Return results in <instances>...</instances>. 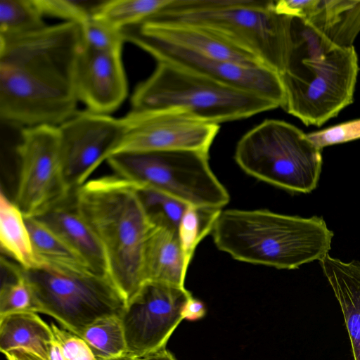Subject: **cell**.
Here are the masks:
<instances>
[{
  "label": "cell",
  "mask_w": 360,
  "mask_h": 360,
  "mask_svg": "<svg viewBox=\"0 0 360 360\" xmlns=\"http://www.w3.org/2000/svg\"><path fill=\"white\" fill-rule=\"evenodd\" d=\"M191 297L185 288L146 282L120 315L127 354L141 358L165 349Z\"/></svg>",
  "instance_id": "11"
},
{
  "label": "cell",
  "mask_w": 360,
  "mask_h": 360,
  "mask_svg": "<svg viewBox=\"0 0 360 360\" xmlns=\"http://www.w3.org/2000/svg\"><path fill=\"white\" fill-rule=\"evenodd\" d=\"M210 234L217 248L235 259L283 269L321 259L334 235L321 217L267 210H221Z\"/></svg>",
  "instance_id": "4"
},
{
  "label": "cell",
  "mask_w": 360,
  "mask_h": 360,
  "mask_svg": "<svg viewBox=\"0 0 360 360\" xmlns=\"http://www.w3.org/2000/svg\"><path fill=\"white\" fill-rule=\"evenodd\" d=\"M301 129L265 120L244 134L234 158L247 174L292 193H308L319 183L322 155Z\"/></svg>",
  "instance_id": "7"
},
{
  "label": "cell",
  "mask_w": 360,
  "mask_h": 360,
  "mask_svg": "<svg viewBox=\"0 0 360 360\" xmlns=\"http://www.w3.org/2000/svg\"><path fill=\"white\" fill-rule=\"evenodd\" d=\"M318 148L345 143L360 139V119L340 123L326 129L307 134Z\"/></svg>",
  "instance_id": "32"
},
{
  "label": "cell",
  "mask_w": 360,
  "mask_h": 360,
  "mask_svg": "<svg viewBox=\"0 0 360 360\" xmlns=\"http://www.w3.org/2000/svg\"><path fill=\"white\" fill-rule=\"evenodd\" d=\"M292 48L280 74L285 110L305 125L321 127L353 102L359 70L354 46L340 47L292 17Z\"/></svg>",
  "instance_id": "3"
},
{
  "label": "cell",
  "mask_w": 360,
  "mask_h": 360,
  "mask_svg": "<svg viewBox=\"0 0 360 360\" xmlns=\"http://www.w3.org/2000/svg\"><path fill=\"white\" fill-rule=\"evenodd\" d=\"M16 153L19 167L13 202L25 218L38 217L75 193L64 180L58 126L25 127Z\"/></svg>",
  "instance_id": "10"
},
{
  "label": "cell",
  "mask_w": 360,
  "mask_h": 360,
  "mask_svg": "<svg viewBox=\"0 0 360 360\" xmlns=\"http://www.w3.org/2000/svg\"><path fill=\"white\" fill-rule=\"evenodd\" d=\"M84 49L81 24L64 22L0 36V117L32 127L60 125L76 112L75 77Z\"/></svg>",
  "instance_id": "1"
},
{
  "label": "cell",
  "mask_w": 360,
  "mask_h": 360,
  "mask_svg": "<svg viewBox=\"0 0 360 360\" xmlns=\"http://www.w3.org/2000/svg\"><path fill=\"white\" fill-rule=\"evenodd\" d=\"M34 218L66 241L84 259L92 271L108 276L103 249L93 230L79 214L75 193Z\"/></svg>",
  "instance_id": "18"
},
{
  "label": "cell",
  "mask_w": 360,
  "mask_h": 360,
  "mask_svg": "<svg viewBox=\"0 0 360 360\" xmlns=\"http://www.w3.org/2000/svg\"><path fill=\"white\" fill-rule=\"evenodd\" d=\"M120 32L124 39L128 36L143 37L221 60L249 67H266L252 53L207 30L196 26L146 20L139 24L124 27L120 30Z\"/></svg>",
  "instance_id": "16"
},
{
  "label": "cell",
  "mask_w": 360,
  "mask_h": 360,
  "mask_svg": "<svg viewBox=\"0 0 360 360\" xmlns=\"http://www.w3.org/2000/svg\"><path fill=\"white\" fill-rule=\"evenodd\" d=\"M121 120L123 135L110 156L169 150L209 152L220 127L179 108L131 110Z\"/></svg>",
  "instance_id": "12"
},
{
  "label": "cell",
  "mask_w": 360,
  "mask_h": 360,
  "mask_svg": "<svg viewBox=\"0 0 360 360\" xmlns=\"http://www.w3.org/2000/svg\"><path fill=\"white\" fill-rule=\"evenodd\" d=\"M75 86L78 101L88 110L108 115L116 110L127 94L121 53L84 49L77 61Z\"/></svg>",
  "instance_id": "15"
},
{
  "label": "cell",
  "mask_w": 360,
  "mask_h": 360,
  "mask_svg": "<svg viewBox=\"0 0 360 360\" xmlns=\"http://www.w3.org/2000/svg\"><path fill=\"white\" fill-rule=\"evenodd\" d=\"M319 262L340 306L354 360H360V262H345L328 254Z\"/></svg>",
  "instance_id": "19"
},
{
  "label": "cell",
  "mask_w": 360,
  "mask_h": 360,
  "mask_svg": "<svg viewBox=\"0 0 360 360\" xmlns=\"http://www.w3.org/2000/svg\"><path fill=\"white\" fill-rule=\"evenodd\" d=\"M171 0H105L96 17L117 30L143 22Z\"/></svg>",
  "instance_id": "25"
},
{
  "label": "cell",
  "mask_w": 360,
  "mask_h": 360,
  "mask_svg": "<svg viewBox=\"0 0 360 360\" xmlns=\"http://www.w3.org/2000/svg\"><path fill=\"white\" fill-rule=\"evenodd\" d=\"M49 360H65L62 347L56 338L51 342L49 346Z\"/></svg>",
  "instance_id": "36"
},
{
  "label": "cell",
  "mask_w": 360,
  "mask_h": 360,
  "mask_svg": "<svg viewBox=\"0 0 360 360\" xmlns=\"http://www.w3.org/2000/svg\"><path fill=\"white\" fill-rule=\"evenodd\" d=\"M283 10L305 21L340 47L353 46L360 32V1L286 0Z\"/></svg>",
  "instance_id": "17"
},
{
  "label": "cell",
  "mask_w": 360,
  "mask_h": 360,
  "mask_svg": "<svg viewBox=\"0 0 360 360\" xmlns=\"http://www.w3.org/2000/svg\"><path fill=\"white\" fill-rule=\"evenodd\" d=\"M131 107L137 111L179 108L219 124L248 118L279 105L255 93L171 63L157 62L151 75L136 87Z\"/></svg>",
  "instance_id": "6"
},
{
  "label": "cell",
  "mask_w": 360,
  "mask_h": 360,
  "mask_svg": "<svg viewBox=\"0 0 360 360\" xmlns=\"http://www.w3.org/2000/svg\"><path fill=\"white\" fill-rule=\"evenodd\" d=\"M35 0L0 1V36L29 34L47 26Z\"/></svg>",
  "instance_id": "26"
},
{
  "label": "cell",
  "mask_w": 360,
  "mask_h": 360,
  "mask_svg": "<svg viewBox=\"0 0 360 360\" xmlns=\"http://www.w3.org/2000/svg\"><path fill=\"white\" fill-rule=\"evenodd\" d=\"M273 6V0H171L147 20L207 30L281 74L292 51V17L277 13Z\"/></svg>",
  "instance_id": "5"
},
{
  "label": "cell",
  "mask_w": 360,
  "mask_h": 360,
  "mask_svg": "<svg viewBox=\"0 0 360 360\" xmlns=\"http://www.w3.org/2000/svg\"><path fill=\"white\" fill-rule=\"evenodd\" d=\"M25 221L35 253L42 265L65 269L91 270L84 259L46 224L34 217L25 218Z\"/></svg>",
  "instance_id": "23"
},
{
  "label": "cell",
  "mask_w": 360,
  "mask_h": 360,
  "mask_svg": "<svg viewBox=\"0 0 360 360\" xmlns=\"http://www.w3.org/2000/svg\"><path fill=\"white\" fill-rule=\"evenodd\" d=\"M136 185L142 200L154 221L178 231L179 223L188 205L155 188L138 184Z\"/></svg>",
  "instance_id": "29"
},
{
  "label": "cell",
  "mask_w": 360,
  "mask_h": 360,
  "mask_svg": "<svg viewBox=\"0 0 360 360\" xmlns=\"http://www.w3.org/2000/svg\"><path fill=\"white\" fill-rule=\"evenodd\" d=\"M0 242L5 254L22 269L30 270L42 265L23 214L3 190L0 193Z\"/></svg>",
  "instance_id": "22"
},
{
  "label": "cell",
  "mask_w": 360,
  "mask_h": 360,
  "mask_svg": "<svg viewBox=\"0 0 360 360\" xmlns=\"http://www.w3.org/2000/svg\"><path fill=\"white\" fill-rule=\"evenodd\" d=\"M41 14L82 24L96 18L105 0H35Z\"/></svg>",
  "instance_id": "30"
},
{
  "label": "cell",
  "mask_w": 360,
  "mask_h": 360,
  "mask_svg": "<svg viewBox=\"0 0 360 360\" xmlns=\"http://www.w3.org/2000/svg\"><path fill=\"white\" fill-rule=\"evenodd\" d=\"M7 360H44L25 349L11 350L4 354Z\"/></svg>",
  "instance_id": "35"
},
{
  "label": "cell",
  "mask_w": 360,
  "mask_h": 360,
  "mask_svg": "<svg viewBox=\"0 0 360 360\" xmlns=\"http://www.w3.org/2000/svg\"><path fill=\"white\" fill-rule=\"evenodd\" d=\"M82 338L98 360H106L127 354L120 316H109L95 321L84 330Z\"/></svg>",
  "instance_id": "24"
},
{
  "label": "cell",
  "mask_w": 360,
  "mask_h": 360,
  "mask_svg": "<svg viewBox=\"0 0 360 360\" xmlns=\"http://www.w3.org/2000/svg\"><path fill=\"white\" fill-rule=\"evenodd\" d=\"M75 200L103 249L108 277L127 303L146 283L145 249L158 224L136 184L115 174L87 180Z\"/></svg>",
  "instance_id": "2"
},
{
  "label": "cell",
  "mask_w": 360,
  "mask_h": 360,
  "mask_svg": "<svg viewBox=\"0 0 360 360\" xmlns=\"http://www.w3.org/2000/svg\"><path fill=\"white\" fill-rule=\"evenodd\" d=\"M221 210L191 205L187 207L178 227V237L187 267L198 245L211 233Z\"/></svg>",
  "instance_id": "27"
},
{
  "label": "cell",
  "mask_w": 360,
  "mask_h": 360,
  "mask_svg": "<svg viewBox=\"0 0 360 360\" xmlns=\"http://www.w3.org/2000/svg\"><path fill=\"white\" fill-rule=\"evenodd\" d=\"M115 174L160 191L185 204L221 209L229 195L212 172L209 152L169 150L115 154L106 160Z\"/></svg>",
  "instance_id": "9"
},
{
  "label": "cell",
  "mask_w": 360,
  "mask_h": 360,
  "mask_svg": "<svg viewBox=\"0 0 360 360\" xmlns=\"http://www.w3.org/2000/svg\"><path fill=\"white\" fill-rule=\"evenodd\" d=\"M58 128L63 177L74 193L118 145L123 124L121 119L87 110L75 112Z\"/></svg>",
  "instance_id": "13"
},
{
  "label": "cell",
  "mask_w": 360,
  "mask_h": 360,
  "mask_svg": "<svg viewBox=\"0 0 360 360\" xmlns=\"http://www.w3.org/2000/svg\"><path fill=\"white\" fill-rule=\"evenodd\" d=\"M33 295V311L55 319L82 338L95 321L120 316L127 302L110 278L90 269H60L46 264L25 270Z\"/></svg>",
  "instance_id": "8"
},
{
  "label": "cell",
  "mask_w": 360,
  "mask_h": 360,
  "mask_svg": "<svg viewBox=\"0 0 360 360\" xmlns=\"http://www.w3.org/2000/svg\"><path fill=\"white\" fill-rule=\"evenodd\" d=\"M55 337L51 326L34 311H25L0 316V350L25 349L49 360V349Z\"/></svg>",
  "instance_id": "21"
},
{
  "label": "cell",
  "mask_w": 360,
  "mask_h": 360,
  "mask_svg": "<svg viewBox=\"0 0 360 360\" xmlns=\"http://www.w3.org/2000/svg\"><path fill=\"white\" fill-rule=\"evenodd\" d=\"M106 360H136V358H134L126 354L120 356L111 358Z\"/></svg>",
  "instance_id": "38"
},
{
  "label": "cell",
  "mask_w": 360,
  "mask_h": 360,
  "mask_svg": "<svg viewBox=\"0 0 360 360\" xmlns=\"http://www.w3.org/2000/svg\"><path fill=\"white\" fill-rule=\"evenodd\" d=\"M55 338L60 344L65 360H98L84 340L51 323Z\"/></svg>",
  "instance_id": "33"
},
{
  "label": "cell",
  "mask_w": 360,
  "mask_h": 360,
  "mask_svg": "<svg viewBox=\"0 0 360 360\" xmlns=\"http://www.w3.org/2000/svg\"><path fill=\"white\" fill-rule=\"evenodd\" d=\"M149 54L157 62L171 63L224 84L268 98L283 108L284 87L280 74L267 67H249L221 60L184 48L139 36L124 37Z\"/></svg>",
  "instance_id": "14"
},
{
  "label": "cell",
  "mask_w": 360,
  "mask_h": 360,
  "mask_svg": "<svg viewBox=\"0 0 360 360\" xmlns=\"http://www.w3.org/2000/svg\"><path fill=\"white\" fill-rule=\"evenodd\" d=\"M206 313V309L202 302L190 297L183 309L184 319L195 321L202 318Z\"/></svg>",
  "instance_id": "34"
},
{
  "label": "cell",
  "mask_w": 360,
  "mask_h": 360,
  "mask_svg": "<svg viewBox=\"0 0 360 360\" xmlns=\"http://www.w3.org/2000/svg\"><path fill=\"white\" fill-rule=\"evenodd\" d=\"M1 264L10 279L1 284L0 316L18 311H33V295L23 269L4 257H1Z\"/></svg>",
  "instance_id": "28"
},
{
  "label": "cell",
  "mask_w": 360,
  "mask_h": 360,
  "mask_svg": "<svg viewBox=\"0 0 360 360\" xmlns=\"http://www.w3.org/2000/svg\"><path fill=\"white\" fill-rule=\"evenodd\" d=\"M136 360H176L172 353L166 349H162L149 355L136 358Z\"/></svg>",
  "instance_id": "37"
},
{
  "label": "cell",
  "mask_w": 360,
  "mask_h": 360,
  "mask_svg": "<svg viewBox=\"0 0 360 360\" xmlns=\"http://www.w3.org/2000/svg\"><path fill=\"white\" fill-rule=\"evenodd\" d=\"M187 270L177 230L158 224L145 249L146 282L156 281L184 288Z\"/></svg>",
  "instance_id": "20"
},
{
  "label": "cell",
  "mask_w": 360,
  "mask_h": 360,
  "mask_svg": "<svg viewBox=\"0 0 360 360\" xmlns=\"http://www.w3.org/2000/svg\"><path fill=\"white\" fill-rule=\"evenodd\" d=\"M84 49L121 53L124 39L120 32L102 20L94 18L81 24Z\"/></svg>",
  "instance_id": "31"
}]
</instances>
